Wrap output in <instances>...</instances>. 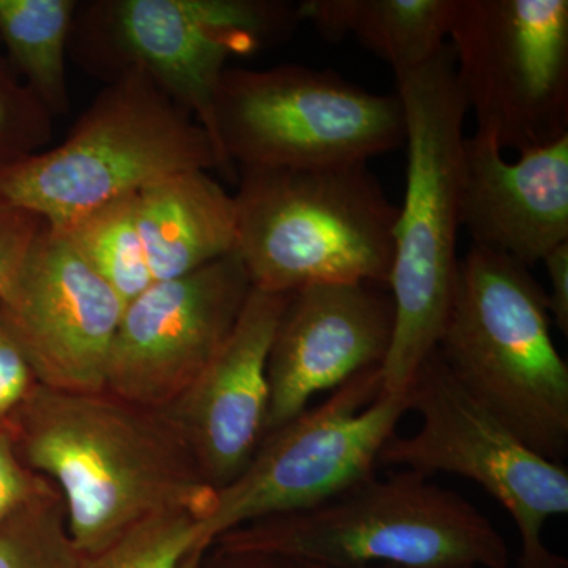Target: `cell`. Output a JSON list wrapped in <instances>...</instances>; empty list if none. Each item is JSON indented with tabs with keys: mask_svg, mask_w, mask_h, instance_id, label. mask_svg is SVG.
<instances>
[{
	"mask_svg": "<svg viewBox=\"0 0 568 568\" xmlns=\"http://www.w3.org/2000/svg\"><path fill=\"white\" fill-rule=\"evenodd\" d=\"M52 488L50 480L33 473L21 458L11 420L0 424V526L14 511Z\"/></svg>",
	"mask_w": 568,
	"mask_h": 568,
	"instance_id": "24",
	"label": "cell"
},
{
	"mask_svg": "<svg viewBox=\"0 0 568 568\" xmlns=\"http://www.w3.org/2000/svg\"><path fill=\"white\" fill-rule=\"evenodd\" d=\"M125 302L61 231L44 224L0 310L40 386L99 394Z\"/></svg>",
	"mask_w": 568,
	"mask_h": 568,
	"instance_id": "13",
	"label": "cell"
},
{
	"mask_svg": "<svg viewBox=\"0 0 568 568\" xmlns=\"http://www.w3.org/2000/svg\"><path fill=\"white\" fill-rule=\"evenodd\" d=\"M541 263L547 267L549 286L547 308L551 323L568 335V242L552 248Z\"/></svg>",
	"mask_w": 568,
	"mask_h": 568,
	"instance_id": "27",
	"label": "cell"
},
{
	"mask_svg": "<svg viewBox=\"0 0 568 568\" xmlns=\"http://www.w3.org/2000/svg\"><path fill=\"white\" fill-rule=\"evenodd\" d=\"M381 366L351 377L320 406L265 435L234 481L200 519L212 547L230 530L320 506L376 474L377 458L409 413L406 394L384 395Z\"/></svg>",
	"mask_w": 568,
	"mask_h": 568,
	"instance_id": "8",
	"label": "cell"
},
{
	"mask_svg": "<svg viewBox=\"0 0 568 568\" xmlns=\"http://www.w3.org/2000/svg\"><path fill=\"white\" fill-rule=\"evenodd\" d=\"M459 223L474 246L532 267L568 242V134L507 162L491 134L466 136Z\"/></svg>",
	"mask_w": 568,
	"mask_h": 568,
	"instance_id": "16",
	"label": "cell"
},
{
	"mask_svg": "<svg viewBox=\"0 0 568 568\" xmlns=\"http://www.w3.org/2000/svg\"><path fill=\"white\" fill-rule=\"evenodd\" d=\"M37 386L39 379L0 310V424L17 416Z\"/></svg>",
	"mask_w": 568,
	"mask_h": 568,
	"instance_id": "25",
	"label": "cell"
},
{
	"mask_svg": "<svg viewBox=\"0 0 568 568\" xmlns=\"http://www.w3.org/2000/svg\"><path fill=\"white\" fill-rule=\"evenodd\" d=\"M93 10L121 59L118 73L145 71L213 144V106L227 61L278 43L301 21L297 6L276 0H112Z\"/></svg>",
	"mask_w": 568,
	"mask_h": 568,
	"instance_id": "11",
	"label": "cell"
},
{
	"mask_svg": "<svg viewBox=\"0 0 568 568\" xmlns=\"http://www.w3.org/2000/svg\"><path fill=\"white\" fill-rule=\"evenodd\" d=\"M153 282L179 278L237 248V212L209 171H189L134 194Z\"/></svg>",
	"mask_w": 568,
	"mask_h": 568,
	"instance_id": "17",
	"label": "cell"
},
{
	"mask_svg": "<svg viewBox=\"0 0 568 568\" xmlns=\"http://www.w3.org/2000/svg\"><path fill=\"white\" fill-rule=\"evenodd\" d=\"M213 141L226 174L253 168L366 163L402 148L406 119L398 93L358 88L335 71L304 65L224 70Z\"/></svg>",
	"mask_w": 568,
	"mask_h": 568,
	"instance_id": "7",
	"label": "cell"
},
{
	"mask_svg": "<svg viewBox=\"0 0 568 568\" xmlns=\"http://www.w3.org/2000/svg\"><path fill=\"white\" fill-rule=\"evenodd\" d=\"M547 291L526 265L470 245L437 354L467 394L549 462L568 455V365Z\"/></svg>",
	"mask_w": 568,
	"mask_h": 568,
	"instance_id": "4",
	"label": "cell"
},
{
	"mask_svg": "<svg viewBox=\"0 0 568 568\" xmlns=\"http://www.w3.org/2000/svg\"><path fill=\"white\" fill-rule=\"evenodd\" d=\"M61 233L125 304L155 283L138 231L134 194L95 209Z\"/></svg>",
	"mask_w": 568,
	"mask_h": 568,
	"instance_id": "20",
	"label": "cell"
},
{
	"mask_svg": "<svg viewBox=\"0 0 568 568\" xmlns=\"http://www.w3.org/2000/svg\"><path fill=\"white\" fill-rule=\"evenodd\" d=\"M409 410L420 417L413 436H392L377 466L452 474L474 481L514 519L519 534L518 568H568L547 547L549 519L568 514V469L530 450L484 409L452 376L437 351L407 388Z\"/></svg>",
	"mask_w": 568,
	"mask_h": 568,
	"instance_id": "9",
	"label": "cell"
},
{
	"mask_svg": "<svg viewBox=\"0 0 568 568\" xmlns=\"http://www.w3.org/2000/svg\"><path fill=\"white\" fill-rule=\"evenodd\" d=\"M457 0H304L298 20L324 39L353 37L390 63L394 73L416 69L447 44Z\"/></svg>",
	"mask_w": 568,
	"mask_h": 568,
	"instance_id": "18",
	"label": "cell"
},
{
	"mask_svg": "<svg viewBox=\"0 0 568 568\" xmlns=\"http://www.w3.org/2000/svg\"><path fill=\"white\" fill-rule=\"evenodd\" d=\"M77 11L74 0H0V40L52 118L70 108L65 59Z\"/></svg>",
	"mask_w": 568,
	"mask_h": 568,
	"instance_id": "19",
	"label": "cell"
},
{
	"mask_svg": "<svg viewBox=\"0 0 568 568\" xmlns=\"http://www.w3.org/2000/svg\"><path fill=\"white\" fill-rule=\"evenodd\" d=\"M394 331L386 287L315 284L291 293L268 354L267 433L305 413L313 396L383 366Z\"/></svg>",
	"mask_w": 568,
	"mask_h": 568,
	"instance_id": "15",
	"label": "cell"
},
{
	"mask_svg": "<svg viewBox=\"0 0 568 568\" xmlns=\"http://www.w3.org/2000/svg\"><path fill=\"white\" fill-rule=\"evenodd\" d=\"M80 564L55 488L26 504L0 526V568H80Z\"/></svg>",
	"mask_w": 568,
	"mask_h": 568,
	"instance_id": "22",
	"label": "cell"
},
{
	"mask_svg": "<svg viewBox=\"0 0 568 568\" xmlns=\"http://www.w3.org/2000/svg\"><path fill=\"white\" fill-rule=\"evenodd\" d=\"M44 223L0 196V297L9 290Z\"/></svg>",
	"mask_w": 568,
	"mask_h": 568,
	"instance_id": "26",
	"label": "cell"
},
{
	"mask_svg": "<svg viewBox=\"0 0 568 568\" xmlns=\"http://www.w3.org/2000/svg\"><path fill=\"white\" fill-rule=\"evenodd\" d=\"M201 568H308L297 560L256 551H227L211 547Z\"/></svg>",
	"mask_w": 568,
	"mask_h": 568,
	"instance_id": "28",
	"label": "cell"
},
{
	"mask_svg": "<svg viewBox=\"0 0 568 568\" xmlns=\"http://www.w3.org/2000/svg\"><path fill=\"white\" fill-rule=\"evenodd\" d=\"M200 548V518L185 508H171L142 519L102 551L81 556L80 568H181Z\"/></svg>",
	"mask_w": 568,
	"mask_h": 568,
	"instance_id": "21",
	"label": "cell"
},
{
	"mask_svg": "<svg viewBox=\"0 0 568 568\" xmlns=\"http://www.w3.org/2000/svg\"><path fill=\"white\" fill-rule=\"evenodd\" d=\"M448 39L477 132L518 153L568 134V0H457Z\"/></svg>",
	"mask_w": 568,
	"mask_h": 568,
	"instance_id": "10",
	"label": "cell"
},
{
	"mask_svg": "<svg viewBox=\"0 0 568 568\" xmlns=\"http://www.w3.org/2000/svg\"><path fill=\"white\" fill-rule=\"evenodd\" d=\"M52 115L0 59V171L44 151Z\"/></svg>",
	"mask_w": 568,
	"mask_h": 568,
	"instance_id": "23",
	"label": "cell"
},
{
	"mask_svg": "<svg viewBox=\"0 0 568 568\" xmlns=\"http://www.w3.org/2000/svg\"><path fill=\"white\" fill-rule=\"evenodd\" d=\"M237 248L253 290H387L398 207L366 163L239 170Z\"/></svg>",
	"mask_w": 568,
	"mask_h": 568,
	"instance_id": "5",
	"label": "cell"
},
{
	"mask_svg": "<svg viewBox=\"0 0 568 568\" xmlns=\"http://www.w3.org/2000/svg\"><path fill=\"white\" fill-rule=\"evenodd\" d=\"M291 294L250 291L230 338L203 373L159 410L219 491L250 465L267 435V362Z\"/></svg>",
	"mask_w": 568,
	"mask_h": 568,
	"instance_id": "14",
	"label": "cell"
},
{
	"mask_svg": "<svg viewBox=\"0 0 568 568\" xmlns=\"http://www.w3.org/2000/svg\"><path fill=\"white\" fill-rule=\"evenodd\" d=\"M250 291L237 253L153 283L123 310L104 392L145 409H164L222 349Z\"/></svg>",
	"mask_w": 568,
	"mask_h": 568,
	"instance_id": "12",
	"label": "cell"
},
{
	"mask_svg": "<svg viewBox=\"0 0 568 568\" xmlns=\"http://www.w3.org/2000/svg\"><path fill=\"white\" fill-rule=\"evenodd\" d=\"M224 170L211 136L138 67L122 70L52 149L0 171V196L63 231L175 174Z\"/></svg>",
	"mask_w": 568,
	"mask_h": 568,
	"instance_id": "6",
	"label": "cell"
},
{
	"mask_svg": "<svg viewBox=\"0 0 568 568\" xmlns=\"http://www.w3.org/2000/svg\"><path fill=\"white\" fill-rule=\"evenodd\" d=\"M207 549L209 548H200L196 549V551H193L189 558L183 560L181 568H201V564H203V559L205 552H207Z\"/></svg>",
	"mask_w": 568,
	"mask_h": 568,
	"instance_id": "29",
	"label": "cell"
},
{
	"mask_svg": "<svg viewBox=\"0 0 568 568\" xmlns=\"http://www.w3.org/2000/svg\"><path fill=\"white\" fill-rule=\"evenodd\" d=\"M18 450L62 497L81 556L102 551L142 519L171 508L203 518L213 495L159 410L118 396L37 386L11 418Z\"/></svg>",
	"mask_w": 568,
	"mask_h": 568,
	"instance_id": "1",
	"label": "cell"
},
{
	"mask_svg": "<svg viewBox=\"0 0 568 568\" xmlns=\"http://www.w3.org/2000/svg\"><path fill=\"white\" fill-rule=\"evenodd\" d=\"M306 566V564H305ZM308 568H331V567H316V566H306ZM347 568H399V567H390V566H361V567H347Z\"/></svg>",
	"mask_w": 568,
	"mask_h": 568,
	"instance_id": "30",
	"label": "cell"
},
{
	"mask_svg": "<svg viewBox=\"0 0 568 568\" xmlns=\"http://www.w3.org/2000/svg\"><path fill=\"white\" fill-rule=\"evenodd\" d=\"M395 78L405 110L407 170L387 283L395 331L381 366L384 395L406 394L436 349L454 301L467 115L448 43L428 62Z\"/></svg>",
	"mask_w": 568,
	"mask_h": 568,
	"instance_id": "2",
	"label": "cell"
},
{
	"mask_svg": "<svg viewBox=\"0 0 568 568\" xmlns=\"http://www.w3.org/2000/svg\"><path fill=\"white\" fill-rule=\"evenodd\" d=\"M212 547L331 568H511L506 540L476 506L410 469L373 474L320 506L230 530Z\"/></svg>",
	"mask_w": 568,
	"mask_h": 568,
	"instance_id": "3",
	"label": "cell"
}]
</instances>
